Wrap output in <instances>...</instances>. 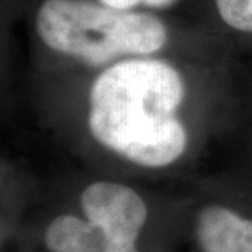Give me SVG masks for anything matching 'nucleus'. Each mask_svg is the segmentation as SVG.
Here are the masks:
<instances>
[{
	"label": "nucleus",
	"instance_id": "423d86ee",
	"mask_svg": "<svg viewBox=\"0 0 252 252\" xmlns=\"http://www.w3.org/2000/svg\"><path fill=\"white\" fill-rule=\"evenodd\" d=\"M98 2L117 10H136L138 7H144V0H98Z\"/></svg>",
	"mask_w": 252,
	"mask_h": 252
},
{
	"label": "nucleus",
	"instance_id": "20e7f679",
	"mask_svg": "<svg viewBox=\"0 0 252 252\" xmlns=\"http://www.w3.org/2000/svg\"><path fill=\"white\" fill-rule=\"evenodd\" d=\"M179 223V252H252V177L189 180Z\"/></svg>",
	"mask_w": 252,
	"mask_h": 252
},
{
	"label": "nucleus",
	"instance_id": "7ed1b4c3",
	"mask_svg": "<svg viewBox=\"0 0 252 252\" xmlns=\"http://www.w3.org/2000/svg\"><path fill=\"white\" fill-rule=\"evenodd\" d=\"M34 32L51 53L98 70L123 59L159 56L170 39L167 23L156 13L92 0H43Z\"/></svg>",
	"mask_w": 252,
	"mask_h": 252
},
{
	"label": "nucleus",
	"instance_id": "f257e3e1",
	"mask_svg": "<svg viewBox=\"0 0 252 252\" xmlns=\"http://www.w3.org/2000/svg\"><path fill=\"white\" fill-rule=\"evenodd\" d=\"M210 133L182 69L146 56L98 70L69 136L98 172L151 182L185 177Z\"/></svg>",
	"mask_w": 252,
	"mask_h": 252
},
{
	"label": "nucleus",
	"instance_id": "0eeeda50",
	"mask_svg": "<svg viewBox=\"0 0 252 252\" xmlns=\"http://www.w3.org/2000/svg\"><path fill=\"white\" fill-rule=\"evenodd\" d=\"M177 0H144V8L149 10H164L175 3Z\"/></svg>",
	"mask_w": 252,
	"mask_h": 252
},
{
	"label": "nucleus",
	"instance_id": "6e6552de",
	"mask_svg": "<svg viewBox=\"0 0 252 252\" xmlns=\"http://www.w3.org/2000/svg\"><path fill=\"white\" fill-rule=\"evenodd\" d=\"M251 177H252V156H251V172H248Z\"/></svg>",
	"mask_w": 252,
	"mask_h": 252
},
{
	"label": "nucleus",
	"instance_id": "f03ea898",
	"mask_svg": "<svg viewBox=\"0 0 252 252\" xmlns=\"http://www.w3.org/2000/svg\"><path fill=\"white\" fill-rule=\"evenodd\" d=\"M179 191L94 170L2 215V252H179Z\"/></svg>",
	"mask_w": 252,
	"mask_h": 252
},
{
	"label": "nucleus",
	"instance_id": "39448f33",
	"mask_svg": "<svg viewBox=\"0 0 252 252\" xmlns=\"http://www.w3.org/2000/svg\"><path fill=\"white\" fill-rule=\"evenodd\" d=\"M220 22L231 32L252 36V0H213Z\"/></svg>",
	"mask_w": 252,
	"mask_h": 252
}]
</instances>
